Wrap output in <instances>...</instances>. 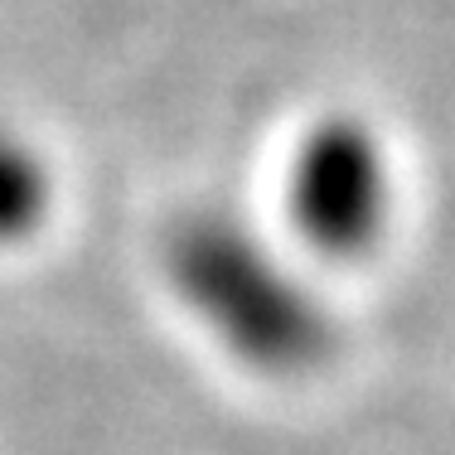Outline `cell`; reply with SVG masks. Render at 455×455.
<instances>
[{"mask_svg":"<svg viewBox=\"0 0 455 455\" xmlns=\"http://www.w3.org/2000/svg\"><path fill=\"white\" fill-rule=\"evenodd\" d=\"M393 156L354 116L315 122L281 165L286 233L320 257H359L393 223Z\"/></svg>","mask_w":455,"mask_h":455,"instance_id":"7a4b0ae2","label":"cell"},{"mask_svg":"<svg viewBox=\"0 0 455 455\" xmlns=\"http://www.w3.org/2000/svg\"><path fill=\"white\" fill-rule=\"evenodd\" d=\"M165 276L180 310L228 359L257 373L291 378L330 354V310L262 228L219 213L180 223L165 247Z\"/></svg>","mask_w":455,"mask_h":455,"instance_id":"6da1fadb","label":"cell"},{"mask_svg":"<svg viewBox=\"0 0 455 455\" xmlns=\"http://www.w3.org/2000/svg\"><path fill=\"white\" fill-rule=\"evenodd\" d=\"M53 165L29 136L0 126V247H20L53 213Z\"/></svg>","mask_w":455,"mask_h":455,"instance_id":"3957f363","label":"cell"}]
</instances>
